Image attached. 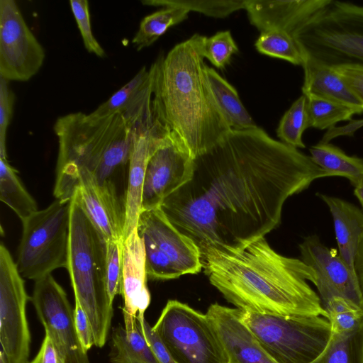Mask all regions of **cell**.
I'll return each instance as SVG.
<instances>
[{"instance_id":"6da1fadb","label":"cell","mask_w":363,"mask_h":363,"mask_svg":"<svg viewBox=\"0 0 363 363\" xmlns=\"http://www.w3.org/2000/svg\"><path fill=\"white\" fill-rule=\"evenodd\" d=\"M327 177L311 156L258 126L231 129L194 158L191 179L160 208L202 259L238 252L264 238L279 225L289 197Z\"/></svg>"},{"instance_id":"7a4b0ae2","label":"cell","mask_w":363,"mask_h":363,"mask_svg":"<svg viewBox=\"0 0 363 363\" xmlns=\"http://www.w3.org/2000/svg\"><path fill=\"white\" fill-rule=\"evenodd\" d=\"M211 284L238 308L273 315L328 318L315 271L301 259L275 252L264 238L235 253H211L202 259Z\"/></svg>"},{"instance_id":"3957f363","label":"cell","mask_w":363,"mask_h":363,"mask_svg":"<svg viewBox=\"0 0 363 363\" xmlns=\"http://www.w3.org/2000/svg\"><path fill=\"white\" fill-rule=\"evenodd\" d=\"M199 37L176 45L150 67L154 118L194 159L231 130L208 86Z\"/></svg>"},{"instance_id":"277c9868","label":"cell","mask_w":363,"mask_h":363,"mask_svg":"<svg viewBox=\"0 0 363 363\" xmlns=\"http://www.w3.org/2000/svg\"><path fill=\"white\" fill-rule=\"evenodd\" d=\"M152 96L149 89L126 110L103 118L82 112L57 118L53 126L59 145L56 199H72L75 176L81 169L90 172L101 184L116 185V177L128 169L135 136L155 121Z\"/></svg>"},{"instance_id":"5b68a950","label":"cell","mask_w":363,"mask_h":363,"mask_svg":"<svg viewBox=\"0 0 363 363\" xmlns=\"http://www.w3.org/2000/svg\"><path fill=\"white\" fill-rule=\"evenodd\" d=\"M107 241L72 198L70 238L67 270L74 298L90 320L94 345L106 342L113 315L106 285Z\"/></svg>"},{"instance_id":"8992f818","label":"cell","mask_w":363,"mask_h":363,"mask_svg":"<svg viewBox=\"0 0 363 363\" xmlns=\"http://www.w3.org/2000/svg\"><path fill=\"white\" fill-rule=\"evenodd\" d=\"M293 38L301 55L326 65L363 66V5L331 0Z\"/></svg>"},{"instance_id":"52a82bcc","label":"cell","mask_w":363,"mask_h":363,"mask_svg":"<svg viewBox=\"0 0 363 363\" xmlns=\"http://www.w3.org/2000/svg\"><path fill=\"white\" fill-rule=\"evenodd\" d=\"M70 199H56L22 222L16 264L23 278L35 281L67 268L71 221Z\"/></svg>"},{"instance_id":"ba28073f","label":"cell","mask_w":363,"mask_h":363,"mask_svg":"<svg viewBox=\"0 0 363 363\" xmlns=\"http://www.w3.org/2000/svg\"><path fill=\"white\" fill-rule=\"evenodd\" d=\"M240 316L277 363H310L324 350L331 336L330 323L322 316L264 315L242 310Z\"/></svg>"},{"instance_id":"9c48e42d","label":"cell","mask_w":363,"mask_h":363,"mask_svg":"<svg viewBox=\"0 0 363 363\" xmlns=\"http://www.w3.org/2000/svg\"><path fill=\"white\" fill-rule=\"evenodd\" d=\"M152 327L177 363H230L206 314L169 300Z\"/></svg>"},{"instance_id":"30bf717a","label":"cell","mask_w":363,"mask_h":363,"mask_svg":"<svg viewBox=\"0 0 363 363\" xmlns=\"http://www.w3.org/2000/svg\"><path fill=\"white\" fill-rule=\"evenodd\" d=\"M137 228L144 242L147 279H172L203 268L197 245L172 225L160 206L142 210Z\"/></svg>"},{"instance_id":"8fae6325","label":"cell","mask_w":363,"mask_h":363,"mask_svg":"<svg viewBox=\"0 0 363 363\" xmlns=\"http://www.w3.org/2000/svg\"><path fill=\"white\" fill-rule=\"evenodd\" d=\"M30 298L16 262L5 245H0V342L6 363H28L30 333L26 304Z\"/></svg>"},{"instance_id":"7c38bea8","label":"cell","mask_w":363,"mask_h":363,"mask_svg":"<svg viewBox=\"0 0 363 363\" xmlns=\"http://www.w3.org/2000/svg\"><path fill=\"white\" fill-rule=\"evenodd\" d=\"M45 57L44 48L26 24L14 0H0V77L26 82Z\"/></svg>"},{"instance_id":"4fadbf2b","label":"cell","mask_w":363,"mask_h":363,"mask_svg":"<svg viewBox=\"0 0 363 363\" xmlns=\"http://www.w3.org/2000/svg\"><path fill=\"white\" fill-rule=\"evenodd\" d=\"M30 301L47 333L65 363H90L79 340L74 309L64 289L51 274L34 281Z\"/></svg>"},{"instance_id":"5bb4252c","label":"cell","mask_w":363,"mask_h":363,"mask_svg":"<svg viewBox=\"0 0 363 363\" xmlns=\"http://www.w3.org/2000/svg\"><path fill=\"white\" fill-rule=\"evenodd\" d=\"M194 160L169 134L147 161L142 210L160 206L165 198L189 182L193 174Z\"/></svg>"},{"instance_id":"9a60e30c","label":"cell","mask_w":363,"mask_h":363,"mask_svg":"<svg viewBox=\"0 0 363 363\" xmlns=\"http://www.w3.org/2000/svg\"><path fill=\"white\" fill-rule=\"evenodd\" d=\"M301 260L315 272L316 286L322 303L333 296L352 301L363 310V294L357 274L337 253L323 244L317 235L304 238L299 245Z\"/></svg>"},{"instance_id":"2e32d148","label":"cell","mask_w":363,"mask_h":363,"mask_svg":"<svg viewBox=\"0 0 363 363\" xmlns=\"http://www.w3.org/2000/svg\"><path fill=\"white\" fill-rule=\"evenodd\" d=\"M72 198L106 241H124V201L116 186L101 184L90 172L81 169L75 176Z\"/></svg>"},{"instance_id":"e0dca14e","label":"cell","mask_w":363,"mask_h":363,"mask_svg":"<svg viewBox=\"0 0 363 363\" xmlns=\"http://www.w3.org/2000/svg\"><path fill=\"white\" fill-rule=\"evenodd\" d=\"M145 252L143 238L135 228L123 241L120 294L126 331L137 328V317L144 315L150 303L147 286Z\"/></svg>"},{"instance_id":"ac0fdd59","label":"cell","mask_w":363,"mask_h":363,"mask_svg":"<svg viewBox=\"0 0 363 363\" xmlns=\"http://www.w3.org/2000/svg\"><path fill=\"white\" fill-rule=\"evenodd\" d=\"M169 133L156 120L135 136L130 152L124 194L123 240L138 226L142 211L145 174L150 155L167 140Z\"/></svg>"},{"instance_id":"d6986e66","label":"cell","mask_w":363,"mask_h":363,"mask_svg":"<svg viewBox=\"0 0 363 363\" xmlns=\"http://www.w3.org/2000/svg\"><path fill=\"white\" fill-rule=\"evenodd\" d=\"M240 311L238 308L213 303L206 313L230 363H277L241 320Z\"/></svg>"},{"instance_id":"ffe728a7","label":"cell","mask_w":363,"mask_h":363,"mask_svg":"<svg viewBox=\"0 0 363 363\" xmlns=\"http://www.w3.org/2000/svg\"><path fill=\"white\" fill-rule=\"evenodd\" d=\"M331 0H246L248 18L259 31L279 30L293 36Z\"/></svg>"},{"instance_id":"44dd1931","label":"cell","mask_w":363,"mask_h":363,"mask_svg":"<svg viewBox=\"0 0 363 363\" xmlns=\"http://www.w3.org/2000/svg\"><path fill=\"white\" fill-rule=\"evenodd\" d=\"M302 55L304 80L302 93L332 101L363 113V104L339 74L330 66Z\"/></svg>"},{"instance_id":"7402d4cb","label":"cell","mask_w":363,"mask_h":363,"mask_svg":"<svg viewBox=\"0 0 363 363\" xmlns=\"http://www.w3.org/2000/svg\"><path fill=\"white\" fill-rule=\"evenodd\" d=\"M331 213L339 255L349 269L356 274L354 259L363 239V212L342 199L318 194Z\"/></svg>"},{"instance_id":"603a6c76","label":"cell","mask_w":363,"mask_h":363,"mask_svg":"<svg viewBox=\"0 0 363 363\" xmlns=\"http://www.w3.org/2000/svg\"><path fill=\"white\" fill-rule=\"evenodd\" d=\"M205 73L214 100L230 128L234 130L256 128L257 125L243 106L236 89L206 65Z\"/></svg>"},{"instance_id":"cb8c5ba5","label":"cell","mask_w":363,"mask_h":363,"mask_svg":"<svg viewBox=\"0 0 363 363\" xmlns=\"http://www.w3.org/2000/svg\"><path fill=\"white\" fill-rule=\"evenodd\" d=\"M309 151L314 163L328 177H344L354 188L363 186V158L347 155L338 147L322 141Z\"/></svg>"},{"instance_id":"d4e9b609","label":"cell","mask_w":363,"mask_h":363,"mask_svg":"<svg viewBox=\"0 0 363 363\" xmlns=\"http://www.w3.org/2000/svg\"><path fill=\"white\" fill-rule=\"evenodd\" d=\"M111 344L112 363H159L138 325L134 330L126 331L119 324L112 333Z\"/></svg>"},{"instance_id":"484cf974","label":"cell","mask_w":363,"mask_h":363,"mask_svg":"<svg viewBox=\"0 0 363 363\" xmlns=\"http://www.w3.org/2000/svg\"><path fill=\"white\" fill-rule=\"evenodd\" d=\"M0 200L21 221L38 211L35 200L21 182L17 170L4 157H0Z\"/></svg>"},{"instance_id":"4316f807","label":"cell","mask_w":363,"mask_h":363,"mask_svg":"<svg viewBox=\"0 0 363 363\" xmlns=\"http://www.w3.org/2000/svg\"><path fill=\"white\" fill-rule=\"evenodd\" d=\"M151 85V71L144 66L129 82L89 116L91 118L99 119L122 112L136 101Z\"/></svg>"},{"instance_id":"83f0119b","label":"cell","mask_w":363,"mask_h":363,"mask_svg":"<svg viewBox=\"0 0 363 363\" xmlns=\"http://www.w3.org/2000/svg\"><path fill=\"white\" fill-rule=\"evenodd\" d=\"M188 10L164 7L145 16L140 21L132 43L137 50L149 47L172 26L187 18Z\"/></svg>"},{"instance_id":"f1b7e54d","label":"cell","mask_w":363,"mask_h":363,"mask_svg":"<svg viewBox=\"0 0 363 363\" xmlns=\"http://www.w3.org/2000/svg\"><path fill=\"white\" fill-rule=\"evenodd\" d=\"M310 363H363V326L348 335L331 333L324 350Z\"/></svg>"},{"instance_id":"f546056e","label":"cell","mask_w":363,"mask_h":363,"mask_svg":"<svg viewBox=\"0 0 363 363\" xmlns=\"http://www.w3.org/2000/svg\"><path fill=\"white\" fill-rule=\"evenodd\" d=\"M322 305L328 314L332 333L348 335L363 326V310L352 301L333 296Z\"/></svg>"},{"instance_id":"4dcf8cb0","label":"cell","mask_w":363,"mask_h":363,"mask_svg":"<svg viewBox=\"0 0 363 363\" xmlns=\"http://www.w3.org/2000/svg\"><path fill=\"white\" fill-rule=\"evenodd\" d=\"M307 97L299 96L285 112L277 129V136L281 142L295 148H304L302 136L309 128Z\"/></svg>"},{"instance_id":"1f68e13d","label":"cell","mask_w":363,"mask_h":363,"mask_svg":"<svg viewBox=\"0 0 363 363\" xmlns=\"http://www.w3.org/2000/svg\"><path fill=\"white\" fill-rule=\"evenodd\" d=\"M306 96L309 128L330 129L337 123L351 120L357 114L354 109L342 104L313 95Z\"/></svg>"},{"instance_id":"d6a6232c","label":"cell","mask_w":363,"mask_h":363,"mask_svg":"<svg viewBox=\"0 0 363 363\" xmlns=\"http://www.w3.org/2000/svg\"><path fill=\"white\" fill-rule=\"evenodd\" d=\"M246 0H143L146 6L175 7L203 13L213 18H225L245 9Z\"/></svg>"},{"instance_id":"836d02e7","label":"cell","mask_w":363,"mask_h":363,"mask_svg":"<svg viewBox=\"0 0 363 363\" xmlns=\"http://www.w3.org/2000/svg\"><path fill=\"white\" fill-rule=\"evenodd\" d=\"M255 45L262 54L302 65V55L293 36L284 31L269 30L261 32Z\"/></svg>"},{"instance_id":"e575fe53","label":"cell","mask_w":363,"mask_h":363,"mask_svg":"<svg viewBox=\"0 0 363 363\" xmlns=\"http://www.w3.org/2000/svg\"><path fill=\"white\" fill-rule=\"evenodd\" d=\"M199 46L202 56L221 69L229 64L232 55L238 51L229 30L217 32L211 37L200 35Z\"/></svg>"},{"instance_id":"d590c367","label":"cell","mask_w":363,"mask_h":363,"mask_svg":"<svg viewBox=\"0 0 363 363\" xmlns=\"http://www.w3.org/2000/svg\"><path fill=\"white\" fill-rule=\"evenodd\" d=\"M123 240H108L106 243V285L110 301L113 303L120 294L123 262Z\"/></svg>"},{"instance_id":"8d00e7d4","label":"cell","mask_w":363,"mask_h":363,"mask_svg":"<svg viewBox=\"0 0 363 363\" xmlns=\"http://www.w3.org/2000/svg\"><path fill=\"white\" fill-rule=\"evenodd\" d=\"M70 7L80 30L84 47L89 52L99 57H104L106 53L103 48L93 35L89 1L87 0H70Z\"/></svg>"},{"instance_id":"74e56055","label":"cell","mask_w":363,"mask_h":363,"mask_svg":"<svg viewBox=\"0 0 363 363\" xmlns=\"http://www.w3.org/2000/svg\"><path fill=\"white\" fill-rule=\"evenodd\" d=\"M15 94L9 81L0 77V157H7L6 132L12 118Z\"/></svg>"},{"instance_id":"f35d334b","label":"cell","mask_w":363,"mask_h":363,"mask_svg":"<svg viewBox=\"0 0 363 363\" xmlns=\"http://www.w3.org/2000/svg\"><path fill=\"white\" fill-rule=\"evenodd\" d=\"M137 325L151 347L159 363H177L144 315L137 317Z\"/></svg>"},{"instance_id":"ab89813d","label":"cell","mask_w":363,"mask_h":363,"mask_svg":"<svg viewBox=\"0 0 363 363\" xmlns=\"http://www.w3.org/2000/svg\"><path fill=\"white\" fill-rule=\"evenodd\" d=\"M74 319L77 333L85 352L94 345L92 327L89 317L78 300L74 298Z\"/></svg>"},{"instance_id":"60d3db41","label":"cell","mask_w":363,"mask_h":363,"mask_svg":"<svg viewBox=\"0 0 363 363\" xmlns=\"http://www.w3.org/2000/svg\"><path fill=\"white\" fill-rule=\"evenodd\" d=\"M331 67L345 81L363 104V66L338 65Z\"/></svg>"},{"instance_id":"b9f144b4","label":"cell","mask_w":363,"mask_h":363,"mask_svg":"<svg viewBox=\"0 0 363 363\" xmlns=\"http://www.w3.org/2000/svg\"><path fill=\"white\" fill-rule=\"evenodd\" d=\"M28 363H65V362L51 337L45 332V337L38 354Z\"/></svg>"},{"instance_id":"7bdbcfd3","label":"cell","mask_w":363,"mask_h":363,"mask_svg":"<svg viewBox=\"0 0 363 363\" xmlns=\"http://www.w3.org/2000/svg\"><path fill=\"white\" fill-rule=\"evenodd\" d=\"M354 269L363 294V239L355 256Z\"/></svg>"},{"instance_id":"ee69618b","label":"cell","mask_w":363,"mask_h":363,"mask_svg":"<svg viewBox=\"0 0 363 363\" xmlns=\"http://www.w3.org/2000/svg\"><path fill=\"white\" fill-rule=\"evenodd\" d=\"M354 194L359 201L363 208V186L356 187L354 190Z\"/></svg>"},{"instance_id":"f6af8a7d","label":"cell","mask_w":363,"mask_h":363,"mask_svg":"<svg viewBox=\"0 0 363 363\" xmlns=\"http://www.w3.org/2000/svg\"><path fill=\"white\" fill-rule=\"evenodd\" d=\"M0 363H6L4 357L0 355Z\"/></svg>"}]
</instances>
